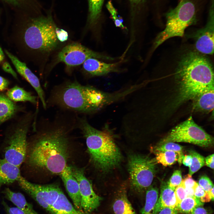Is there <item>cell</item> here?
Returning <instances> with one entry per match:
<instances>
[{
	"instance_id": "33",
	"label": "cell",
	"mask_w": 214,
	"mask_h": 214,
	"mask_svg": "<svg viewBox=\"0 0 214 214\" xmlns=\"http://www.w3.org/2000/svg\"><path fill=\"white\" fill-rule=\"evenodd\" d=\"M198 184L207 192L209 191L214 187L213 184L210 179L205 175L200 177L199 180Z\"/></svg>"
},
{
	"instance_id": "39",
	"label": "cell",
	"mask_w": 214,
	"mask_h": 214,
	"mask_svg": "<svg viewBox=\"0 0 214 214\" xmlns=\"http://www.w3.org/2000/svg\"><path fill=\"white\" fill-rule=\"evenodd\" d=\"M2 68L5 72L11 74L14 78L16 79H17V76L16 73L13 70L10 64L8 62H4L2 65Z\"/></svg>"
},
{
	"instance_id": "28",
	"label": "cell",
	"mask_w": 214,
	"mask_h": 214,
	"mask_svg": "<svg viewBox=\"0 0 214 214\" xmlns=\"http://www.w3.org/2000/svg\"><path fill=\"white\" fill-rule=\"evenodd\" d=\"M203 204L195 196H187L178 204L176 208L178 213L188 214L195 207L202 206Z\"/></svg>"
},
{
	"instance_id": "12",
	"label": "cell",
	"mask_w": 214,
	"mask_h": 214,
	"mask_svg": "<svg viewBox=\"0 0 214 214\" xmlns=\"http://www.w3.org/2000/svg\"><path fill=\"white\" fill-rule=\"evenodd\" d=\"M70 166L72 174L79 184L81 208L84 212L90 214L99 207L102 199L94 191L83 169Z\"/></svg>"
},
{
	"instance_id": "4",
	"label": "cell",
	"mask_w": 214,
	"mask_h": 214,
	"mask_svg": "<svg viewBox=\"0 0 214 214\" xmlns=\"http://www.w3.org/2000/svg\"><path fill=\"white\" fill-rule=\"evenodd\" d=\"M77 128L86 139L88 152L96 166L102 171H107L119 166L122 155L113 133L107 126L99 130L91 126L85 117L78 116Z\"/></svg>"
},
{
	"instance_id": "10",
	"label": "cell",
	"mask_w": 214,
	"mask_h": 214,
	"mask_svg": "<svg viewBox=\"0 0 214 214\" xmlns=\"http://www.w3.org/2000/svg\"><path fill=\"white\" fill-rule=\"evenodd\" d=\"M90 58L113 62L119 60V56L112 57L104 53L96 52L78 43H71L64 47L59 53L57 59L58 62L73 67L83 64Z\"/></svg>"
},
{
	"instance_id": "13",
	"label": "cell",
	"mask_w": 214,
	"mask_h": 214,
	"mask_svg": "<svg viewBox=\"0 0 214 214\" xmlns=\"http://www.w3.org/2000/svg\"><path fill=\"white\" fill-rule=\"evenodd\" d=\"M206 26L197 30L194 36L196 50L200 53L212 55L214 52V7L213 0Z\"/></svg>"
},
{
	"instance_id": "45",
	"label": "cell",
	"mask_w": 214,
	"mask_h": 214,
	"mask_svg": "<svg viewBox=\"0 0 214 214\" xmlns=\"http://www.w3.org/2000/svg\"><path fill=\"white\" fill-rule=\"evenodd\" d=\"M5 1L14 6L21 5L24 0H4Z\"/></svg>"
},
{
	"instance_id": "11",
	"label": "cell",
	"mask_w": 214,
	"mask_h": 214,
	"mask_svg": "<svg viewBox=\"0 0 214 214\" xmlns=\"http://www.w3.org/2000/svg\"><path fill=\"white\" fill-rule=\"evenodd\" d=\"M17 182L23 190L49 212L62 190L56 184H35L28 181L22 176Z\"/></svg>"
},
{
	"instance_id": "15",
	"label": "cell",
	"mask_w": 214,
	"mask_h": 214,
	"mask_svg": "<svg viewBox=\"0 0 214 214\" xmlns=\"http://www.w3.org/2000/svg\"><path fill=\"white\" fill-rule=\"evenodd\" d=\"M5 53L15 66L17 72L27 81L36 91L44 109L47 108L45 96L37 77L27 67L25 63L5 50Z\"/></svg>"
},
{
	"instance_id": "25",
	"label": "cell",
	"mask_w": 214,
	"mask_h": 214,
	"mask_svg": "<svg viewBox=\"0 0 214 214\" xmlns=\"http://www.w3.org/2000/svg\"><path fill=\"white\" fill-rule=\"evenodd\" d=\"M89 15L88 22L90 27H95L100 20L104 0H88Z\"/></svg>"
},
{
	"instance_id": "36",
	"label": "cell",
	"mask_w": 214,
	"mask_h": 214,
	"mask_svg": "<svg viewBox=\"0 0 214 214\" xmlns=\"http://www.w3.org/2000/svg\"><path fill=\"white\" fill-rule=\"evenodd\" d=\"M7 214H24L17 207H10L4 201L2 202Z\"/></svg>"
},
{
	"instance_id": "18",
	"label": "cell",
	"mask_w": 214,
	"mask_h": 214,
	"mask_svg": "<svg viewBox=\"0 0 214 214\" xmlns=\"http://www.w3.org/2000/svg\"><path fill=\"white\" fill-rule=\"evenodd\" d=\"M193 107L196 110L210 112L214 108V84L205 88L193 99Z\"/></svg>"
},
{
	"instance_id": "35",
	"label": "cell",
	"mask_w": 214,
	"mask_h": 214,
	"mask_svg": "<svg viewBox=\"0 0 214 214\" xmlns=\"http://www.w3.org/2000/svg\"><path fill=\"white\" fill-rule=\"evenodd\" d=\"M196 183L192 178L191 175L189 174L186 176L185 178L182 180V182L185 188H194Z\"/></svg>"
},
{
	"instance_id": "46",
	"label": "cell",
	"mask_w": 214,
	"mask_h": 214,
	"mask_svg": "<svg viewBox=\"0 0 214 214\" xmlns=\"http://www.w3.org/2000/svg\"><path fill=\"white\" fill-rule=\"evenodd\" d=\"M187 196H194V188H185Z\"/></svg>"
},
{
	"instance_id": "20",
	"label": "cell",
	"mask_w": 214,
	"mask_h": 214,
	"mask_svg": "<svg viewBox=\"0 0 214 214\" xmlns=\"http://www.w3.org/2000/svg\"><path fill=\"white\" fill-rule=\"evenodd\" d=\"M117 195L112 206L115 214H137L128 199L125 185L121 186Z\"/></svg>"
},
{
	"instance_id": "1",
	"label": "cell",
	"mask_w": 214,
	"mask_h": 214,
	"mask_svg": "<svg viewBox=\"0 0 214 214\" xmlns=\"http://www.w3.org/2000/svg\"><path fill=\"white\" fill-rule=\"evenodd\" d=\"M77 114L60 110L53 119H42L31 141H27L26 167L59 174L67 165L70 134L77 128Z\"/></svg>"
},
{
	"instance_id": "14",
	"label": "cell",
	"mask_w": 214,
	"mask_h": 214,
	"mask_svg": "<svg viewBox=\"0 0 214 214\" xmlns=\"http://www.w3.org/2000/svg\"><path fill=\"white\" fill-rule=\"evenodd\" d=\"M127 59H119L112 63H108L94 58L86 60L83 63V67L85 73L90 77L100 76L111 73H121L126 69L121 66Z\"/></svg>"
},
{
	"instance_id": "47",
	"label": "cell",
	"mask_w": 214,
	"mask_h": 214,
	"mask_svg": "<svg viewBox=\"0 0 214 214\" xmlns=\"http://www.w3.org/2000/svg\"><path fill=\"white\" fill-rule=\"evenodd\" d=\"M199 200L203 203L208 202L211 200L208 193L207 192H206L205 195L204 196L200 198Z\"/></svg>"
},
{
	"instance_id": "50",
	"label": "cell",
	"mask_w": 214,
	"mask_h": 214,
	"mask_svg": "<svg viewBox=\"0 0 214 214\" xmlns=\"http://www.w3.org/2000/svg\"><path fill=\"white\" fill-rule=\"evenodd\" d=\"M4 55L2 49L0 47V63L4 60Z\"/></svg>"
},
{
	"instance_id": "44",
	"label": "cell",
	"mask_w": 214,
	"mask_h": 214,
	"mask_svg": "<svg viewBox=\"0 0 214 214\" xmlns=\"http://www.w3.org/2000/svg\"><path fill=\"white\" fill-rule=\"evenodd\" d=\"M192 163V157L190 155H184L182 160V163L186 166L189 167Z\"/></svg>"
},
{
	"instance_id": "34",
	"label": "cell",
	"mask_w": 214,
	"mask_h": 214,
	"mask_svg": "<svg viewBox=\"0 0 214 214\" xmlns=\"http://www.w3.org/2000/svg\"><path fill=\"white\" fill-rule=\"evenodd\" d=\"M174 193L178 204L187 196L185 188L182 182L175 189Z\"/></svg>"
},
{
	"instance_id": "16",
	"label": "cell",
	"mask_w": 214,
	"mask_h": 214,
	"mask_svg": "<svg viewBox=\"0 0 214 214\" xmlns=\"http://www.w3.org/2000/svg\"><path fill=\"white\" fill-rule=\"evenodd\" d=\"M59 175L68 194L73 202L74 207L80 211H83L81 205L79 184L72 174L70 166L67 165Z\"/></svg>"
},
{
	"instance_id": "17",
	"label": "cell",
	"mask_w": 214,
	"mask_h": 214,
	"mask_svg": "<svg viewBox=\"0 0 214 214\" xmlns=\"http://www.w3.org/2000/svg\"><path fill=\"white\" fill-rule=\"evenodd\" d=\"M177 204L174 191L169 187L167 182H162L160 187V197L155 205L153 214H157L164 207L176 208Z\"/></svg>"
},
{
	"instance_id": "26",
	"label": "cell",
	"mask_w": 214,
	"mask_h": 214,
	"mask_svg": "<svg viewBox=\"0 0 214 214\" xmlns=\"http://www.w3.org/2000/svg\"><path fill=\"white\" fill-rule=\"evenodd\" d=\"M145 203L140 214H153L154 208L158 199V189L150 185L147 189Z\"/></svg>"
},
{
	"instance_id": "8",
	"label": "cell",
	"mask_w": 214,
	"mask_h": 214,
	"mask_svg": "<svg viewBox=\"0 0 214 214\" xmlns=\"http://www.w3.org/2000/svg\"><path fill=\"white\" fill-rule=\"evenodd\" d=\"M157 163L155 158L147 156L138 154L129 156L128 169L130 185L135 190L142 192L151 185Z\"/></svg>"
},
{
	"instance_id": "48",
	"label": "cell",
	"mask_w": 214,
	"mask_h": 214,
	"mask_svg": "<svg viewBox=\"0 0 214 214\" xmlns=\"http://www.w3.org/2000/svg\"><path fill=\"white\" fill-rule=\"evenodd\" d=\"M133 6H136L143 3L145 0H129Z\"/></svg>"
},
{
	"instance_id": "3",
	"label": "cell",
	"mask_w": 214,
	"mask_h": 214,
	"mask_svg": "<svg viewBox=\"0 0 214 214\" xmlns=\"http://www.w3.org/2000/svg\"><path fill=\"white\" fill-rule=\"evenodd\" d=\"M180 84L176 105L193 100L208 86L214 84L213 67L209 60L201 54L190 51L180 60L175 72Z\"/></svg>"
},
{
	"instance_id": "40",
	"label": "cell",
	"mask_w": 214,
	"mask_h": 214,
	"mask_svg": "<svg viewBox=\"0 0 214 214\" xmlns=\"http://www.w3.org/2000/svg\"><path fill=\"white\" fill-rule=\"evenodd\" d=\"M191 214H210V212L202 206L195 207L191 211Z\"/></svg>"
},
{
	"instance_id": "43",
	"label": "cell",
	"mask_w": 214,
	"mask_h": 214,
	"mask_svg": "<svg viewBox=\"0 0 214 214\" xmlns=\"http://www.w3.org/2000/svg\"><path fill=\"white\" fill-rule=\"evenodd\" d=\"M205 165L210 168L214 169V154H213L205 158Z\"/></svg>"
},
{
	"instance_id": "19",
	"label": "cell",
	"mask_w": 214,
	"mask_h": 214,
	"mask_svg": "<svg viewBox=\"0 0 214 214\" xmlns=\"http://www.w3.org/2000/svg\"><path fill=\"white\" fill-rule=\"evenodd\" d=\"M21 176L19 167L0 158V189L4 185L17 181Z\"/></svg>"
},
{
	"instance_id": "37",
	"label": "cell",
	"mask_w": 214,
	"mask_h": 214,
	"mask_svg": "<svg viewBox=\"0 0 214 214\" xmlns=\"http://www.w3.org/2000/svg\"><path fill=\"white\" fill-rule=\"evenodd\" d=\"M55 32L58 40L61 42H64L67 40L68 34L66 31L56 27Z\"/></svg>"
},
{
	"instance_id": "21",
	"label": "cell",
	"mask_w": 214,
	"mask_h": 214,
	"mask_svg": "<svg viewBox=\"0 0 214 214\" xmlns=\"http://www.w3.org/2000/svg\"><path fill=\"white\" fill-rule=\"evenodd\" d=\"M2 193L5 198L12 203L24 214H38L22 193L14 192L8 188H5Z\"/></svg>"
},
{
	"instance_id": "27",
	"label": "cell",
	"mask_w": 214,
	"mask_h": 214,
	"mask_svg": "<svg viewBox=\"0 0 214 214\" xmlns=\"http://www.w3.org/2000/svg\"><path fill=\"white\" fill-rule=\"evenodd\" d=\"M182 146L172 142H169L162 144L158 143L151 148V152L155 154L160 152L166 151H172L177 153L178 158L177 161L180 165L182 163L184 155Z\"/></svg>"
},
{
	"instance_id": "2",
	"label": "cell",
	"mask_w": 214,
	"mask_h": 214,
	"mask_svg": "<svg viewBox=\"0 0 214 214\" xmlns=\"http://www.w3.org/2000/svg\"><path fill=\"white\" fill-rule=\"evenodd\" d=\"M46 103L47 108L88 114L103 107L104 96L103 92L93 86L82 85L76 81H68L54 86Z\"/></svg>"
},
{
	"instance_id": "7",
	"label": "cell",
	"mask_w": 214,
	"mask_h": 214,
	"mask_svg": "<svg viewBox=\"0 0 214 214\" xmlns=\"http://www.w3.org/2000/svg\"><path fill=\"white\" fill-rule=\"evenodd\" d=\"M33 118L31 113L26 114L10 126L1 147L3 158L19 167L25 160L27 135Z\"/></svg>"
},
{
	"instance_id": "24",
	"label": "cell",
	"mask_w": 214,
	"mask_h": 214,
	"mask_svg": "<svg viewBox=\"0 0 214 214\" xmlns=\"http://www.w3.org/2000/svg\"><path fill=\"white\" fill-rule=\"evenodd\" d=\"M6 95L13 101H29L35 105L37 103L36 96L17 86L9 89L7 92Z\"/></svg>"
},
{
	"instance_id": "42",
	"label": "cell",
	"mask_w": 214,
	"mask_h": 214,
	"mask_svg": "<svg viewBox=\"0 0 214 214\" xmlns=\"http://www.w3.org/2000/svg\"><path fill=\"white\" fill-rule=\"evenodd\" d=\"M9 84L7 80L0 76V91L2 92L6 89Z\"/></svg>"
},
{
	"instance_id": "29",
	"label": "cell",
	"mask_w": 214,
	"mask_h": 214,
	"mask_svg": "<svg viewBox=\"0 0 214 214\" xmlns=\"http://www.w3.org/2000/svg\"><path fill=\"white\" fill-rule=\"evenodd\" d=\"M155 158L157 163L165 166L171 165L178 160L177 153L172 151H166L157 153Z\"/></svg>"
},
{
	"instance_id": "38",
	"label": "cell",
	"mask_w": 214,
	"mask_h": 214,
	"mask_svg": "<svg viewBox=\"0 0 214 214\" xmlns=\"http://www.w3.org/2000/svg\"><path fill=\"white\" fill-rule=\"evenodd\" d=\"M194 196L199 199L204 196L206 193V192L197 182L194 187Z\"/></svg>"
},
{
	"instance_id": "22",
	"label": "cell",
	"mask_w": 214,
	"mask_h": 214,
	"mask_svg": "<svg viewBox=\"0 0 214 214\" xmlns=\"http://www.w3.org/2000/svg\"><path fill=\"white\" fill-rule=\"evenodd\" d=\"M51 214H90L77 209L61 190L49 212Z\"/></svg>"
},
{
	"instance_id": "9",
	"label": "cell",
	"mask_w": 214,
	"mask_h": 214,
	"mask_svg": "<svg viewBox=\"0 0 214 214\" xmlns=\"http://www.w3.org/2000/svg\"><path fill=\"white\" fill-rule=\"evenodd\" d=\"M169 142L188 143L207 147L213 146L214 139L190 117L175 127L158 143Z\"/></svg>"
},
{
	"instance_id": "32",
	"label": "cell",
	"mask_w": 214,
	"mask_h": 214,
	"mask_svg": "<svg viewBox=\"0 0 214 214\" xmlns=\"http://www.w3.org/2000/svg\"><path fill=\"white\" fill-rule=\"evenodd\" d=\"M182 180L181 172L180 170L175 171L167 182L169 186L174 191L181 183Z\"/></svg>"
},
{
	"instance_id": "31",
	"label": "cell",
	"mask_w": 214,
	"mask_h": 214,
	"mask_svg": "<svg viewBox=\"0 0 214 214\" xmlns=\"http://www.w3.org/2000/svg\"><path fill=\"white\" fill-rule=\"evenodd\" d=\"M106 7L111 14L115 26L126 31L127 30L128 32L127 28L123 24L122 18L121 17H119L118 12L111 1L108 2L106 4Z\"/></svg>"
},
{
	"instance_id": "6",
	"label": "cell",
	"mask_w": 214,
	"mask_h": 214,
	"mask_svg": "<svg viewBox=\"0 0 214 214\" xmlns=\"http://www.w3.org/2000/svg\"><path fill=\"white\" fill-rule=\"evenodd\" d=\"M197 2V0H180L175 7L166 13L165 27L155 39L152 50L170 38L183 37L185 29L196 22Z\"/></svg>"
},
{
	"instance_id": "41",
	"label": "cell",
	"mask_w": 214,
	"mask_h": 214,
	"mask_svg": "<svg viewBox=\"0 0 214 214\" xmlns=\"http://www.w3.org/2000/svg\"><path fill=\"white\" fill-rule=\"evenodd\" d=\"M178 213L176 208L166 207L161 210L157 214H177Z\"/></svg>"
},
{
	"instance_id": "5",
	"label": "cell",
	"mask_w": 214,
	"mask_h": 214,
	"mask_svg": "<svg viewBox=\"0 0 214 214\" xmlns=\"http://www.w3.org/2000/svg\"><path fill=\"white\" fill-rule=\"evenodd\" d=\"M56 26L50 17L30 19L18 31L19 43L31 52L49 53L57 46Z\"/></svg>"
},
{
	"instance_id": "23",
	"label": "cell",
	"mask_w": 214,
	"mask_h": 214,
	"mask_svg": "<svg viewBox=\"0 0 214 214\" xmlns=\"http://www.w3.org/2000/svg\"><path fill=\"white\" fill-rule=\"evenodd\" d=\"M20 109L19 106L7 95L0 93V126L14 117Z\"/></svg>"
},
{
	"instance_id": "30",
	"label": "cell",
	"mask_w": 214,
	"mask_h": 214,
	"mask_svg": "<svg viewBox=\"0 0 214 214\" xmlns=\"http://www.w3.org/2000/svg\"><path fill=\"white\" fill-rule=\"evenodd\" d=\"M189 152L192 157V163L189 167V174L192 176L205 165V158L194 150H190Z\"/></svg>"
},
{
	"instance_id": "49",
	"label": "cell",
	"mask_w": 214,
	"mask_h": 214,
	"mask_svg": "<svg viewBox=\"0 0 214 214\" xmlns=\"http://www.w3.org/2000/svg\"><path fill=\"white\" fill-rule=\"evenodd\" d=\"M207 192L211 200L213 201L214 199V187Z\"/></svg>"
}]
</instances>
